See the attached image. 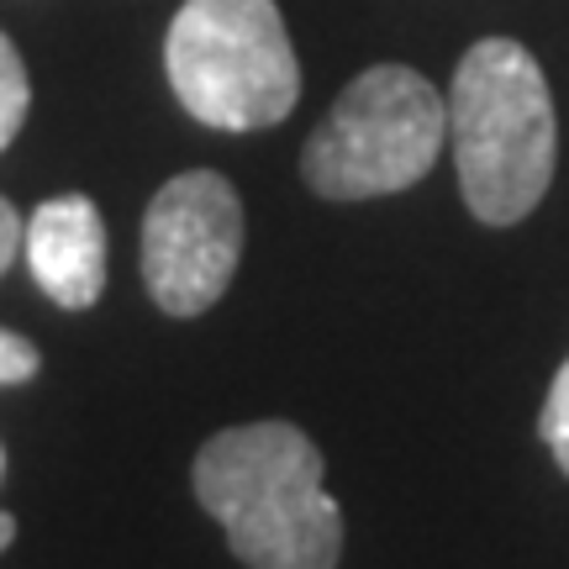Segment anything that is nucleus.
Segmentation results:
<instances>
[{
	"label": "nucleus",
	"mask_w": 569,
	"mask_h": 569,
	"mask_svg": "<svg viewBox=\"0 0 569 569\" xmlns=\"http://www.w3.org/2000/svg\"><path fill=\"white\" fill-rule=\"evenodd\" d=\"M448 142L459 190L486 227L522 222L549 196L559 127L549 80L522 42L480 38L453 69Z\"/></svg>",
	"instance_id": "nucleus-2"
},
{
	"label": "nucleus",
	"mask_w": 569,
	"mask_h": 569,
	"mask_svg": "<svg viewBox=\"0 0 569 569\" xmlns=\"http://www.w3.org/2000/svg\"><path fill=\"white\" fill-rule=\"evenodd\" d=\"M0 480H6V448H0Z\"/></svg>",
	"instance_id": "nucleus-12"
},
{
	"label": "nucleus",
	"mask_w": 569,
	"mask_h": 569,
	"mask_svg": "<svg viewBox=\"0 0 569 569\" xmlns=\"http://www.w3.org/2000/svg\"><path fill=\"white\" fill-rule=\"evenodd\" d=\"M21 232H27V222L17 217V206L0 196V274L17 264V253H21Z\"/></svg>",
	"instance_id": "nucleus-10"
},
{
	"label": "nucleus",
	"mask_w": 569,
	"mask_h": 569,
	"mask_svg": "<svg viewBox=\"0 0 569 569\" xmlns=\"http://www.w3.org/2000/svg\"><path fill=\"white\" fill-rule=\"evenodd\" d=\"M443 142V96L407 63H375L306 138L301 174L322 201H375L427 180Z\"/></svg>",
	"instance_id": "nucleus-4"
},
{
	"label": "nucleus",
	"mask_w": 569,
	"mask_h": 569,
	"mask_svg": "<svg viewBox=\"0 0 569 569\" xmlns=\"http://www.w3.org/2000/svg\"><path fill=\"white\" fill-rule=\"evenodd\" d=\"M32 111V84H27V63L21 53L11 48V38L0 32V153L17 142L21 122Z\"/></svg>",
	"instance_id": "nucleus-7"
},
{
	"label": "nucleus",
	"mask_w": 569,
	"mask_h": 569,
	"mask_svg": "<svg viewBox=\"0 0 569 569\" xmlns=\"http://www.w3.org/2000/svg\"><path fill=\"white\" fill-rule=\"evenodd\" d=\"M27 269L42 296L63 311H90L106 290V222L90 196L42 201L38 217L21 232Z\"/></svg>",
	"instance_id": "nucleus-6"
},
{
	"label": "nucleus",
	"mask_w": 569,
	"mask_h": 569,
	"mask_svg": "<svg viewBox=\"0 0 569 569\" xmlns=\"http://www.w3.org/2000/svg\"><path fill=\"white\" fill-rule=\"evenodd\" d=\"M243 259V201L217 169H184L148 201L142 284L169 317H201Z\"/></svg>",
	"instance_id": "nucleus-5"
},
{
	"label": "nucleus",
	"mask_w": 569,
	"mask_h": 569,
	"mask_svg": "<svg viewBox=\"0 0 569 569\" xmlns=\"http://www.w3.org/2000/svg\"><path fill=\"white\" fill-rule=\"evenodd\" d=\"M38 369H42L38 343H27L21 332H6V327H0V386H21V380H32Z\"/></svg>",
	"instance_id": "nucleus-9"
},
{
	"label": "nucleus",
	"mask_w": 569,
	"mask_h": 569,
	"mask_svg": "<svg viewBox=\"0 0 569 569\" xmlns=\"http://www.w3.org/2000/svg\"><path fill=\"white\" fill-rule=\"evenodd\" d=\"M163 69L180 106L217 132H259L301 101V59L274 0H184Z\"/></svg>",
	"instance_id": "nucleus-3"
},
{
	"label": "nucleus",
	"mask_w": 569,
	"mask_h": 569,
	"mask_svg": "<svg viewBox=\"0 0 569 569\" xmlns=\"http://www.w3.org/2000/svg\"><path fill=\"white\" fill-rule=\"evenodd\" d=\"M538 432H543L549 453L559 459V469L569 475V359L559 365V375H553L549 401H543V417H538Z\"/></svg>",
	"instance_id": "nucleus-8"
},
{
	"label": "nucleus",
	"mask_w": 569,
	"mask_h": 569,
	"mask_svg": "<svg viewBox=\"0 0 569 569\" xmlns=\"http://www.w3.org/2000/svg\"><path fill=\"white\" fill-rule=\"evenodd\" d=\"M11 543H17V517H6V511H0V553L11 549Z\"/></svg>",
	"instance_id": "nucleus-11"
},
{
	"label": "nucleus",
	"mask_w": 569,
	"mask_h": 569,
	"mask_svg": "<svg viewBox=\"0 0 569 569\" xmlns=\"http://www.w3.org/2000/svg\"><path fill=\"white\" fill-rule=\"evenodd\" d=\"M190 480L248 569H338L343 511L322 486V453L296 422L227 427L201 443Z\"/></svg>",
	"instance_id": "nucleus-1"
}]
</instances>
